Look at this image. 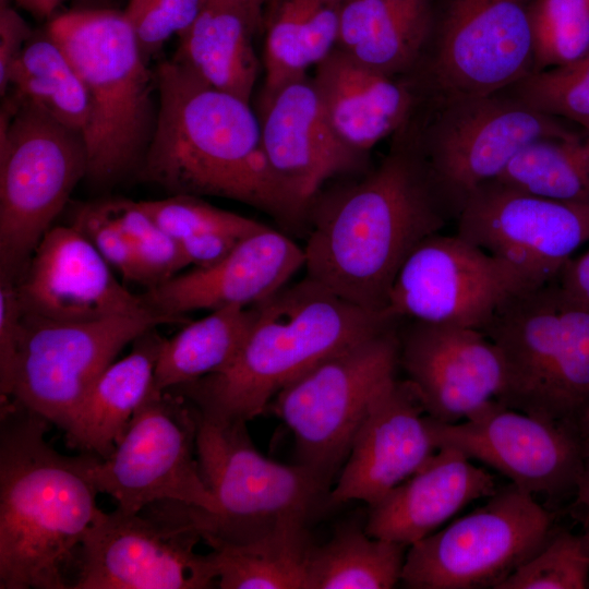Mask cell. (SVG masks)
Returning <instances> with one entry per match:
<instances>
[{
	"label": "cell",
	"mask_w": 589,
	"mask_h": 589,
	"mask_svg": "<svg viewBox=\"0 0 589 589\" xmlns=\"http://www.w3.org/2000/svg\"><path fill=\"white\" fill-rule=\"evenodd\" d=\"M22 332L23 310L16 285L0 277V400L11 395Z\"/></svg>",
	"instance_id": "42"
},
{
	"label": "cell",
	"mask_w": 589,
	"mask_h": 589,
	"mask_svg": "<svg viewBox=\"0 0 589 589\" xmlns=\"http://www.w3.org/2000/svg\"><path fill=\"white\" fill-rule=\"evenodd\" d=\"M584 526H585V529H584L582 536L589 548V519L584 520Z\"/></svg>",
	"instance_id": "49"
},
{
	"label": "cell",
	"mask_w": 589,
	"mask_h": 589,
	"mask_svg": "<svg viewBox=\"0 0 589 589\" xmlns=\"http://www.w3.org/2000/svg\"><path fill=\"white\" fill-rule=\"evenodd\" d=\"M533 1L442 0L419 63L435 104L494 95L533 71Z\"/></svg>",
	"instance_id": "12"
},
{
	"label": "cell",
	"mask_w": 589,
	"mask_h": 589,
	"mask_svg": "<svg viewBox=\"0 0 589 589\" xmlns=\"http://www.w3.org/2000/svg\"><path fill=\"white\" fill-rule=\"evenodd\" d=\"M196 430L194 408L184 396L171 389L154 393L112 452L94 456L89 477L98 492L128 513L172 501L215 514L217 503L197 461Z\"/></svg>",
	"instance_id": "13"
},
{
	"label": "cell",
	"mask_w": 589,
	"mask_h": 589,
	"mask_svg": "<svg viewBox=\"0 0 589 589\" xmlns=\"http://www.w3.org/2000/svg\"><path fill=\"white\" fill-rule=\"evenodd\" d=\"M241 239L229 233L209 232L184 238L178 243L188 264L203 268L224 260Z\"/></svg>",
	"instance_id": "44"
},
{
	"label": "cell",
	"mask_w": 589,
	"mask_h": 589,
	"mask_svg": "<svg viewBox=\"0 0 589 589\" xmlns=\"http://www.w3.org/2000/svg\"><path fill=\"white\" fill-rule=\"evenodd\" d=\"M46 31L70 59L88 95L86 178L108 185L137 172L155 128L157 84L124 13L70 11L50 19Z\"/></svg>",
	"instance_id": "5"
},
{
	"label": "cell",
	"mask_w": 589,
	"mask_h": 589,
	"mask_svg": "<svg viewBox=\"0 0 589 589\" xmlns=\"http://www.w3.org/2000/svg\"><path fill=\"white\" fill-rule=\"evenodd\" d=\"M267 0H204L191 26L179 36L171 59L208 85L250 103L259 59L253 37Z\"/></svg>",
	"instance_id": "26"
},
{
	"label": "cell",
	"mask_w": 589,
	"mask_h": 589,
	"mask_svg": "<svg viewBox=\"0 0 589 589\" xmlns=\"http://www.w3.org/2000/svg\"><path fill=\"white\" fill-rule=\"evenodd\" d=\"M157 116L137 177L169 195L218 196L273 217L302 216L275 178L250 103L217 89L173 59L158 64Z\"/></svg>",
	"instance_id": "2"
},
{
	"label": "cell",
	"mask_w": 589,
	"mask_h": 589,
	"mask_svg": "<svg viewBox=\"0 0 589 589\" xmlns=\"http://www.w3.org/2000/svg\"><path fill=\"white\" fill-rule=\"evenodd\" d=\"M17 5L36 19L50 17L63 0H16Z\"/></svg>",
	"instance_id": "46"
},
{
	"label": "cell",
	"mask_w": 589,
	"mask_h": 589,
	"mask_svg": "<svg viewBox=\"0 0 589 589\" xmlns=\"http://www.w3.org/2000/svg\"><path fill=\"white\" fill-rule=\"evenodd\" d=\"M70 224L80 230L123 278L142 285V273L127 235L104 200L79 206Z\"/></svg>",
	"instance_id": "41"
},
{
	"label": "cell",
	"mask_w": 589,
	"mask_h": 589,
	"mask_svg": "<svg viewBox=\"0 0 589 589\" xmlns=\"http://www.w3.org/2000/svg\"><path fill=\"white\" fill-rule=\"evenodd\" d=\"M577 432L585 447L586 456H589V408L577 424Z\"/></svg>",
	"instance_id": "48"
},
{
	"label": "cell",
	"mask_w": 589,
	"mask_h": 589,
	"mask_svg": "<svg viewBox=\"0 0 589 589\" xmlns=\"http://www.w3.org/2000/svg\"><path fill=\"white\" fill-rule=\"evenodd\" d=\"M481 330L504 362L496 400L577 431L589 408V308L553 281L510 296Z\"/></svg>",
	"instance_id": "6"
},
{
	"label": "cell",
	"mask_w": 589,
	"mask_h": 589,
	"mask_svg": "<svg viewBox=\"0 0 589 589\" xmlns=\"http://www.w3.org/2000/svg\"><path fill=\"white\" fill-rule=\"evenodd\" d=\"M256 308L227 306L185 325L161 346L154 392L161 393L224 370L239 352Z\"/></svg>",
	"instance_id": "31"
},
{
	"label": "cell",
	"mask_w": 589,
	"mask_h": 589,
	"mask_svg": "<svg viewBox=\"0 0 589 589\" xmlns=\"http://www.w3.org/2000/svg\"><path fill=\"white\" fill-rule=\"evenodd\" d=\"M529 288L508 266L459 235L440 232L408 254L390 287L385 314L393 321L482 329L498 306Z\"/></svg>",
	"instance_id": "17"
},
{
	"label": "cell",
	"mask_w": 589,
	"mask_h": 589,
	"mask_svg": "<svg viewBox=\"0 0 589 589\" xmlns=\"http://www.w3.org/2000/svg\"><path fill=\"white\" fill-rule=\"evenodd\" d=\"M306 524L286 521L247 541L211 545L218 588L308 589Z\"/></svg>",
	"instance_id": "29"
},
{
	"label": "cell",
	"mask_w": 589,
	"mask_h": 589,
	"mask_svg": "<svg viewBox=\"0 0 589 589\" xmlns=\"http://www.w3.org/2000/svg\"><path fill=\"white\" fill-rule=\"evenodd\" d=\"M9 89L20 101L84 135L89 118L87 92L70 59L46 28L33 32L14 61Z\"/></svg>",
	"instance_id": "32"
},
{
	"label": "cell",
	"mask_w": 589,
	"mask_h": 589,
	"mask_svg": "<svg viewBox=\"0 0 589 589\" xmlns=\"http://www.w3.org/2000/svg\"><path fill=\"white\" fill-rule=\"evenodd\" d=\"M575 496V506L582 510V519H589V456L586 458Z\"/></svg>",
	"instance_id": "47"
},
{
	"label": "cell",
	"mask_w": 589,
	"mask_h": 589,
	"mask_svg": "<svg viewBox=\"0 0 589 589\" xmlns=\"http://www.w3.org/2000/svg\"><path fill=\"white\" fill-rule=\"evenodd\" d=\"M141 207L177 242L196 235L224 232L243 238L265 225L218 208L201 196L173 194L161 200L139 201Z\"/></svg>",
	"instance_id": "39"
},
{
	"label": "cell",
	"mask_w": 589,
	"mask_h": 589,
	"mask_svg": "<svg viewBox=\"0 0 589 589\" xmlns=\"http://www.w3.org/2000/svg\"><path fill=\"white\" fill-rule=\"evenodd\" d=\"M329 1L337 2V3H341V2H344V1H346V0H329Z\"/></svg>",
	"instance_id": "51"
},
{
	"label": "cell",
	"mask_w": 589,
	"mask_h": 589,
	"mask_svg": "<svg viewBox=\"0 0 589 589\" xmlns=\"http://www.w3.org/2000/svg\"><path fill=\"white\" fill-rule=\"evenodd\" d=\"M431 425L437 448L455 447L521 490L550 498L575 493L587 458L575 429L510 409L496 399L461 422L431 418Z\"/></svg>",
	"instance_id": "18"
},
{
	"label": "cell",
	"mask_w": 589,
	"mask_h": 589,
	"mask_svg": "<svg viewBox=\"0 0 589 589\" xmlns=\"http://www.w3.org/2000/svg\"><path fill=\"white\" fill-rule=\"evenodd\" d=\"M433 0H346L339 7L337 47L388 76L416 70L429 45Z\"/></svg>",
	"instance_id": "27"
},
{
	"label": "cell",
	"mask_w": 589,
	"mask_h": 589,
	"mask_svg": "<svg viewBox=\"0 0 589 589\" xmlns=\"http://www.w3.org/2000/svg\"><path fill=\"white\" fill-rule=\"evenodd\" d=\"M340 3L279 0L269 20L264 48L262 95L303 79L337 48Z\"/></svg>",
	"instance_id": "30"
},
{
	"label": "cell",
	"mask_w": 589,
	"mask_h": 589,
	"mask_svg": "<svg viewBox=\"0 0 589 589\" xmlns=\"http://www.w3.org/2000/svg\"><path fill=\"white\" fill-rule=\"evenodd\" d=\"M165 338L152 328L132 342L96 380L65 432L67 444L107 457L136 411L155 393L154 375Z\"/></svg>",
	"instance_id": "28"
},
{
	"label": "cell",
	"mask_w": 589,
	"mask_h": 589,
	"mask_svg": "<svg viewBox=\"0 0 589 589\" xmlns=\"http://www.w3.org/2000/svg\"><path fill=\"white\" fill-rule=\"evenodd\" d=\"M175 322L154 313L92 322H60L23 313L10 398L65 431L116 356L145 332Z\"/></svg>",
	"instance_id": "15"
},
{
	"label": "cell",
	"mask_w": 589,
	"mask_h": 589,
	"mask_svg": "<svg viewBox=\"0 0 589 589\" xmlns=\"http://www.w3.org/2000/svg\"><path fill=\"white\" fill-rule=\"evenodd\" d=\"M84 135L11 93L0 110V277L15 283L77 183Z\"/></svg>",
	"instance_id": "8"
},
{
	"label": "cell",
	"mask_w": 589,
	"mask_h": 589,
	"mask_svg": "<svg viewBox=\"0 0 589 589\" xmlns=\"http://www.w3.org/2000/svg\"><path fill=\"white\" fill-rule=\"evenodd\" d=\"M398 338V363L432 419L461 422L500 396L504 362L482 330L411 321Z\"/></svg>",
	"instance_id": "19"
},
{
	"label": "cell",
	"mask_w": 589,
	"mask_h": 589,
	"mask_svg": "<svg viewBox=\"0 0 589 589\" xmlns=\"http://www.w3.org/2000/svg\"><path fill=\"white\" fill-rule=\"evenodd\" d=\"M534 69L563 65L589 51V0H534Z\"/></svg>",
	"instance_id": "36"
},
{
	"label": "cell",
	"mask_w": 589,
	"mask_h": 589,
	"mask_svg": "<svg viewBox=\"0 0 589 589\" xmlns=\"http://www.w3.org/2000/svg\"><path fill=\"white\" fill-rule=\"evenodd\" d=\"M448 216L416 146H399L318 208L303 248L306 277L385 314L401 264Z\"/></svg>",
	"instance_id": "1"
},
{
	"label": "cell",
	"mask_w": 589,
	"mask_h": 589,
	"mask_svg": "<svg viewBox=\"0 0 589 589\" xmlns=\"http://www.w3.org/2000/svg\"><path fill=\"white\" fill-rule=\"evenodd\" d=\"M408 545L345 526L332 539L313 544L308 589H390L400 582Z\"/></svg>",
	"instance_id": "33"
},
{
	"label": "cell",
	"mask_w": 589,
	"mask_h": 589,
	"mask_svg": "<svg viewBox=\"0 0 589 589\" xmlns=\"http://www.w3.org/2000/svg\"><path fill=\"white\" fill-rule=\"evenodd\" d=\"M494 477L462 452L442 446L416 473L370 507L368 534L411 545L467 504L496 492Z\"/></svg>",
	"instance_id": "24"
},
{
	"label": "cell",
	"mask_w": 589,
	"mask_h": 589,
	"mask_svg": "<svg viewBox=\"0 0 589 589\" xmlns=\"http://www.w3.org/2000/svg\"><path fill=\"white\" fill-rule=\"evenodd\" d=\"M554 283L568 297L589 308V250L578 257H570Z\"/></svg>",
	"instance_id": "45"
},
{
	"label": "cell",
	"mask_w": 589,
	"mask_h": 589,
	"mask_svg": "<svg viewBox=\"0 0 589 589\" xmlns=\"http://www.w3.org/2000/svg\"><path fill=\"white\" fill-rule=\"evenodd\" d=\"M398 360L393 326L330 354L278 392L269 405L294 436L298 464L330 486Z\"/></svg>",
	"instance_id": "9"
},
{
	"label": "cell",
	"mask_w": 589,
	"mask_h": 589,
	"mask_svg": "<svg viewBox=\"0 0 589 589\" xmlns=\"http://www.w3.org/2000/svg\"><path fill=\"white\" fill-rule=\"evenodd\" d=\"M589 582V548L582 534L557 531L496 589H582Z\"/></svg>",
	"instance_id": "38"
},
{
	"label": "cell",
	"mask_w": 589,
	"mask_h": 589,
	"mask_svg": "<svg viewBox=\"0 0 589 589\" xmlns=\"http://www.w3.org/2000/svg\"><path fill=\"white\" fill-rule=\"evenodd\" d=\"M501 93L589 132V51L569 63L531 71Z\"/></svg>",
	"instance_id": "35"
},
{
	"label": "cell",
	"mask_w": 589,
	"mask_h": 589,
	"mask_svg": "<svg viewBox=\"0 0 589 589\" xmlns=\"http://www.w3.org/2000/svg\"><path fill=\"white\" fill-rule=\"evenodd\" d=\"M553 533V515L512 483L409 545L400 582L409 589H496Z\"/></svg>",
	"instance_id": "10"
},
{
	"label": "cell",
	"mask_w": 589,
	"mask_h": 589,
	"mask_svg": "<svg viewBox=\"0 0 589 589\" xmlns=\"http://www.w3.org/2000/svg\"><path fill=\"white\" fill-rule=\"evenodd\" d=\"M44 417L0 400V589H68L65 567L96 518L93 454L64 456Z\"/></svg>",
	"instance_id": "3"
},
{
	"label": "cell",
	"mask_w": 589,
	"mask_h": 589,
	"mask_svg": "<svg viewBox=\"0 0 589 589\" xmlns=\"http://www.w3.org/2000/svg\"><path fill=\"white\" fill-rule=\"evenodd\" d=\"M257 117L268 165L301 216L326 181L363 161L337 135L306 76L262 95Z\"/></svg>",
	"instance_id": "22"
},
{
	"label": "cell",
	"mask_w": 589,
	"mask_h": 589,
	"mask_svg": "<svg viewBox=\"0 0 589 589\" xmlns=\"http://www.w3.org/2000/svg\"><path fill=\"white\" fill-rule=\"evenodd\" d=\"M255 308V318L239 352L224 370L171 390L202 412L248 422L312 366L395 323L385 314L344 300L306 276Z\"/></svg>",
	"instance_id": "4"
},
{
	"label": "cell",
	"mask_w": 589,
	"mask_h": 589,
	"mask_svg": "<svg viewBox=\"0 0 589 589\" xmlns=\"http://www.w3.org/2000/svg\"><path fill=\"white\" fill-rule=\"evenodd\" d=\"M495 181L554 201L589 202V132L529 143Z\"/></svg>",
	"instance_id": "34"
},
{
	"label": "cell",
	"mask_w": 589,
	"mask_h": 589,
	"mask_svg": "<svg viewBox=\"0 0 589 589\" xmlns=\"http://www.w3.org/2000/svg\"><path fill=\"white\" fill-rule=\"evenodd\" d=\"M301 267L303 249L265 225L220 262L177 274L141 298L152 313L179 322L195 310L254 306L284 288Z\"/></svg>",
	"instance_id": "23"
},
{
	"label": "cell",
	"mask_w": 589,
	"mask_h": 589,
	"mask_svg": "<svg viewBox=\"0 0 589 589\" xmlns=\"http://www.w3.org/2000/svg\"><path fill=\"white\" fill-rule=\"evenodd\" d=\"M15 285L23 313L48 320L92 322L152 313L71 224L47 231Z\"/></svg>",
	"instance_id": "20"
},
{
	"label": "cell",
	"mask_w": 589,
	"mask_h": 589,
	"mask_svg": "<svg viewBox=\"0 0 589 589\" xmlns=\"http://www.w3.org/2000/svg\"><path fill=\"white\" fill-rule=\"evenodd\" d=\"M104 202L128 237L142 273L143 286L153 288L189 266L179 243L155 223L139 202L127 199Z\"/></svg>",
	"instance_id": "37"
},
{
	"label": "cell",
	"mask_w": 589,
	"mask_h": 589,
	"mask_svg": "<svg viewBox=\"0 0 589 589\" xmlns=\"http://www.w3.org/2000/svg\"><path fill=\"white\" fill-rule=\"evenodd\" d=\"M431 418L407 382L393 376L362 419L328 505L363 501L369 507L416 473L436 453Z\"/></svg>",
	"instance_id": "21"
},
{
	"label": "cell",
	"mask_w": 589,
	"mask_h": 589,
	"mask_svg": "<svg viewBox=\"0 0 589 589\" xmlns=\"http://www.w3.org/2000/svg\"><path fill=\"white\" fill-rule=\"evenodd\" d=\"M7 5V0H0V7Z\"/></svg>",
	"instance_id": "50"
},
{
	"label": "cell",
	"mask_w": 589,
	"mask_h": 589,
	"mask_svg": "<svg viewBox=\"0 0 589 589\" xmlns=\"http://www.w3.org/2000/svg\"><path fill=\"white\" fill-rule=\"evenodd\" d=\"M204 0H129L123 11L145 59L180 36L199 15Z\"/></svg>",
	"instance_id": "40"
},
{
	"label": "cell",
	"mask_w": 589,
	"mask_h": 589,
	"mask_svg": "<svg viewBox=\"0 0 589 589\" xmlns=\"http://www.w3.org/2000/svg\"><path fill=\"white\" fill-rule=\"evenodd\" d=\"M185 504L163 501L136 513L101 512L76 553L74 589H207L217 585L212 554Z\"/></svg>",
	"instance_id": "11"
},
{
	"label": "cell",
	"mask_w": 589,
	"mask_h": 589,
	"mask_svg": "<svg viewBox=\"0 0 589 589\" xmlns=\"http://www.w3.org/2000/svg\"><path fill=\"white\" fill-rule=\"evenodd\" d=\"M435 105L416 148L454 216L476 189L495 180L529 143L580 133L503 93Z\"/></svg>",
	"instance_id": "14"
},
{
	"label": "cell",
	"mask_w": 589,
	"mask_h": 589,
	"mask_svg": "<svg viewBox=\"0 0 589 589\" xmlns=\"http://www.w3.org/2000/svg\"><path fill=\"white\" fill-rule=\"evenodd\" d=\"M33 35L26 21L8 4L0 7V94L9 89L10 70Z\"/></svg>",
	"instance_id": "43"
},
{
	"label": "cell",
	"mask_w": 589,
	"mask_h": 589,
	"mask_svg": "<svg viewBox=\"0 0 589 589\" xmlns=\"http://www.w3.org/2000/svg\"><path fill=\"white\" fill-rule=\"evenodd\" d=\"M456 218L457 235L508 266L529 288L553 283L589 241V202L554 201L495 180L476 189Z\"/></svg>",
	"instance_id": "16"
},
{
	"label": "cell",
	"mask_w": 589,
	"mask_h": 589,
	"mask_svg": "<svg viewBox=\"0 0 589 589\" xmlns=\"http://www.w3.org/2000/svg\"><path fill=\"white\" fill-rule=\"evenodd\" d=\"M311 80L337 135L362 154L402 128L414 106L409 84L358 62L338 47L316 65Z\"/></svg>",
	"instance_id": "25"
},
{
	"label": "cell",
	"mask_w": 589,
	"mask_h": 589,
	"mask_svg": "<svg viewBox=\"0 0 589 589\" xmlns=\"http://www.w3.org/2000/svg\"><path fill=\"white\" fill-rule=\"evenodd\" d=\"M193 408L200 470L217 503L215 514L189 506L206 544L247 541L286 521L308 522L324 501L328 504L329 485L301 464L263 456L247 422Z\"/></svg>",
	"instance_id": "7"
}]
</instances>
